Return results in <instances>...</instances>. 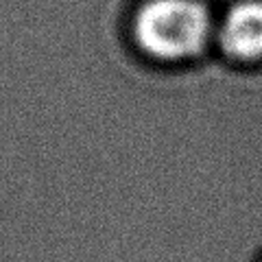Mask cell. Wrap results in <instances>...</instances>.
<instances>
[{
  "label": "cell",
  "instance_id": "6da1fadb",
  "mask_svg": "<svg viewBox=\"0 0 262 262\" xmlns=\"http://www.w3.org/2000/svg\"><path fill=\"white\" fill-rule=\"evenodd\" d=\"M134 35L146 55L184 59L206 46L210 18L196 0H149L136 13Z\"/></svg>",
  "mask_w": 262,
  "mask_h": 262
},
{
  "label": "cell",
  "instance_id": "7a4b0ae2",
  "mask_svg": "<svg viewBox=\"0 0 262 262\" xmlns=\"http://www.w3.org/2000/svg\"><path fill=\"white\" fill-rule=\"evenodd\" d=\"M219 42L236 59L262 57V3L247 0L234 5L221 24Z\"/></svg>",
  "mask_w": 262,
  "mask_h": 262
}]
</instances>
